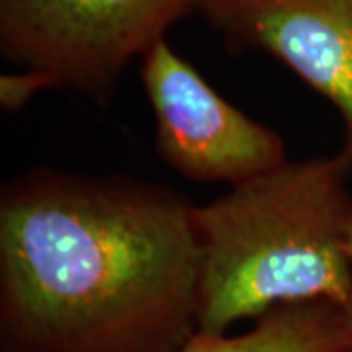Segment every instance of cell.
Instances as JSON below:
<instances>
[{"label": "cell", "mask_w": 352, "mask_h": 352, "mask_svg": "<svg viewBox=\"0 0 352 352\" xmlns=\"http://www.w3.org/2000/svg\"><path fill=\"white\" fill-rule=\"evenodd\" d=\"M180 192L36 166L0 190L2 352H170L198 333L200 243Z\"/></svg>", "instance_id": "obj_1"}, {"label": "cell", "mask_w": 352, "mask_h": 352, "mask_svg": "<svg viewBox=\"0 0 352 352\" xmlns=\"http://www.w3.org/2000/svg\"><path fill=\"white\" fill-rule=\"evenodd\" d=\"M200 16L229 50L272 55L331 102L352 161V0H206Z\"/></svg>", "instance_id": "obj_5"}, {"label": "cell", "mask_w": 352, "mask_h": 352, "mask_svg": "<svg viewBox=\"0 0 352 352\" xmlns=\"http://www.w3.org/2000/svg\"><path fill=\"white\" fill-rule=\"evenodd\" d=\"M53 82L50 76L32 69H20L16 73L0 75V108L6 113H18L38 96L39 92L50 90Z\"/></svg>", "instance_id": "obj_7"}, {"label": "cell", "mask_w": 352, "mask_h": 352, "mask_svg": "<svg viewBox=\"0 0 352 352\" xmlns=\"http://www.w3.org/2000/svg\"><path fill=\"white\" fill-rule=\"evenodd\" d=\"M206 0H0L6 61L50 76L102 108L129 63Z\"/></svg>", "instance_id": "obj_3"}, {"label": "cell", "mask_w": 352, "mask_h": 352, "mask_svg": "<svg viewBox=\"0 0 352 352\" xmlns=\"http://www.w3.org/2000/svg\"><path fill=\"white\" fill-rule=\"evenodd\" d=\"M139 78L155 116L157 155L176 175L235 186L288 161L276 129L226 100L166 39L141 59Z\"/></svg>", "instance_id": "obj_4"}, {"label": "cell", "mask_w": 352, "mask_h": 352, "mask_svg": "<svg viewBox=\"0 0 352 352\" xmlns=\"http://www.w3.org/2000/svg\"><path fill=\"white\" fill-rule=\"evenodd\" d=\"M351 254H352V241H351ZM344 325H346V335H349V342H351V352H352V288L351 296H349V302L344 305Z\"/></svg>", "instance_id": "obj_8"}, {"label": "cell", "mask_w": 352, "mask_h": 352, "mask_svg": "<svg viewBox=\"0 0 352 352\" xmlns=\"http://www.w3.org/2000/svg\"><path fill=\"white\" fill-rule=\"evenodd\" d=\"M352 161H286L194 208L198 333L223 335L284 305L344 309L352 288Z\"/></svg>", "instance_id": "obj_2"}, {"label": "cell", "mask_w": 352, "mask_h": 352, "mask_svg": "<svg viewBox=\"0 0 352 352\" xmlns=\"http://www.w3.org/2000/svg\"><path fill=\"white\" fill-rule=\"evenodd\" d=\"M170 352H351L344 311L327 302L284 305L245 333H196Z\"/></svg>", "instance_id": "obj_6"}]
</instances>
